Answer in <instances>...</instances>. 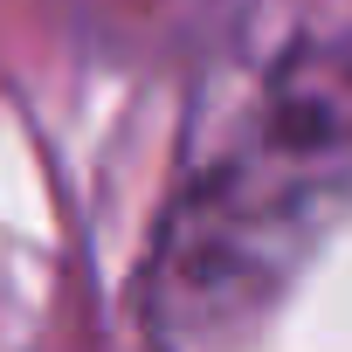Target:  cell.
<instances>
[{
	"instance_id": "1",
	"label": "cell",
	"mask_w": 352,
	"mask_h": 352,
	"mask_svg": "<svg viewBox=\"0 0 352 352\" xmlns=\"http://www.w3.org/2000/svg\"><path fill=\"white\" fill-rule=\"evenodd\" d=\"M352 194V0H270L235 49L159 221L152 297L173 338L249 304Z\"/></svg>"
}]
</instances>
